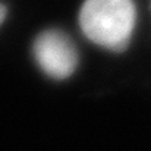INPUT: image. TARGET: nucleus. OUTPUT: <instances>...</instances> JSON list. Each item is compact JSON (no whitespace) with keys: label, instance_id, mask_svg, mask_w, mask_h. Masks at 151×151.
Masks as SVG:
<instances>
[{"label":"nucleus","instance_id":"1","mask_svg":"<svg viewBox=\"0 0 151 151\" xmlns=\"http://www.w3.org/2000/svg\"><path fill=\"white\" fill-rule=\"evenodd\" d=\"M79 24L93 43L120 51L128 46L135 25V6L132 0H85Z\"/></svg>","mask_w":151,"mask_h":151},{"label":"nucleus","instance_id":"2","mask_svg":"<svg viewBox=\"0 0 151 151\" xmlns=\"http://www.w3.org/2000/svg\"><path fill=\"white\" fill-rule=\"evenodd\" d=\"M34 57L47 76L59 81L69 78L78 65V53L73 43L59 29L44 31L37 37Z\"/></svg>","mask_w":151,"mask_h":151},{"label":"nucleus","instance_id":"3","mask_svg":"<svg viewBox=\"0 0 151 151\" xmlns=\"http://www.w3.org/2000/svg\"><path fill=\"white\" fill-rule=\"evenodd\" d=\"M4 18H6V7L3 4H0V25L4 21Z\"/></svg>","mask_w":151,"mask_h":151}]
</instances>
